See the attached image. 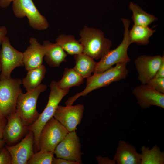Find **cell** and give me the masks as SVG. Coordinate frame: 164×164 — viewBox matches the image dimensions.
<instances>
[{
    "label": "cell",
    "mask_w": 164,
    "mask_h": 164,
    "mask_svg": "<svg viewBox=\"0 0 164 164\" xmlns=\"http://www.w3.org/2000/svg\"><path fill=\"white\" fill-rule=\"evenodd\" d=\"M127 63L116 64L106 71L93 74L87 78L85 88L80 92L69 97L65 103L66 106L72 105L74 102L80 96H85L93 91L107 87L113 82L125 79L128 73Z\"/></svg>",
    "instance_id": "1"
},
{
    "label": "cell",
    "mask_w": 164,
    "mask_h": 164,
    "mask_svg": "<svg viewBox=\"0 0 164 164\" xmlns=\"http://www.w3.org/2000/svg\"><path fill=\"white\" fill-rule=\"evenodd\" d=\"M56 82L54 80L51 82L50 85V91L46 106L37 119L28 127V130L32 131L34 134L35 147L36 152L40 150L39 138L43 128L53 117L59 104L70 91L69 89H60L58 87Z\"/></svg>",
    "instance_id": "2"
},
{
    "label": "cell",
    "mask_w": 164,
    "mask_h": 164,
    "mask_svg": "<svg viewBox=\"0 0 164 164\" xmlns=\"http://www.w3.org/2000/svg\"><path fill=\"white\" fill-rule=\"evenodd\" d=\"M80 35L81 38L78 41L83 46V53L94 59H101L112 46L111 41L99 29L85 26Z\"/></svg>",
    "instance_id": "3"
},
{
    "label": "cell",
    "mask_w": 164,
    "mask_h": 164,
    "mask_svg": "<svg viewBox=\"0 0 164 164\" xmlns=\"http://www.w3.org/2000/svg\"><path fill=\"white\" fill-rule=\"evenodd\" d=\"M124 25V31L122 41L116 48L110 50L97 63L93 74L103 72L115 64L127 63L131 60L128 54V50L131 44L129 35V20L125 18L121 19Z\"/></svg>",
    "instance_id": "4"
},
{
    "label": "cell",
    "mask_w": 164,
    "mask_h": 164,
    "mask_svg": "<svg viewBox=\"0 0 164 164\" xmlns=\"http://www.w3.org/2000/svg\"><path fill=\"white\" fill-rule=\"evenodd\" d=\"M22 84V80L18 78L0 79V116L6 118L16 112Z\"/></svg>",
    "instance_id": "5"
},
{
    "label": "cell",
    "mask_w": 164,
    "mask_h": 164,
    "mask_svg": "<svg viewBox=\"0 0 164 164\" xmlns=\"http://www.w3.org/2000/svg\"><path fill=\"white\" fill-rule=\"evenodd\" d=\"M46 85L40 84L37 87L26 93L21 92L17 101L16 112L24 122L29 126L39 117L36 109V104L39 94L46 91Z\"/></svg>",
    "instance_id": "6"
},
{
    "label": "cell",
    "mask_w": 164,
    "mask_h": 164,
    "mask_svg": "<svg viewBox=\"0 0 164 164\" xmlns=\"http://www.w3.org/2000/svg\"><path fill=\"white\" fill-rule=\"evenodd\" d=\"M12 9L16 17L21 18L26 17L33 29L42 30L48 27L47 20L39 12L32 0H14Z\"/></svg>",
    "instance_id": "7"
},
{
    "label": "cell",
    "mask_w": 164,
    "mask_h": 164,
    "mask_svg": "<svg viewBox=\"0 0 164 164\" xmlns=\"http://www.w3.org/2000/svg\"><path fill=\"white\" fill-rule=\"evenodd\" d=\"M69 132L58 121L52 117L41 131L39 141V150L54 152L57 145Z\"/></svg>",
    "instance_id": "8"
},
{
    "label": "cell",
    "mask_w": 164,
    "mask_h": 164,
    "mask_svg": "<svg viewBox=\"0 0 164 164\" xmlns=\"http://www.w3.org/2000/svg\"><path fill=\"white\" fill-rule=\"evenodd\" d=\"M0 51L1 65L0 79L11 77V74L15 68L24 66L23 53L18 51L11 45L9 38H3Z\"/></svg>",
    "instance_id": "9"
},
{
    "label": "cell",
    "mask_w": 164,
    "mask_h": 164,
    "mask_svg": "<svg viewBox=\"0 0 164 164\" xmlns=\"http://www.w3.org/2000/svg\"><path fill=\"white\" fill-rule=\"evenodd\" d=\"M57 158L82 164L81 144L75 131L69 132L54 151Z\"/></svg>",
    "instance_id": "10"
},
{
    "label": "cell",
    "mask_w": 164,
    "mask_h": 164,
    "mask_svg": "<svg viewBox=\"0 0 164 164\" xmlns=\"http://www.w3.org/2000/svg\"><path fill=\"white\" fill-rule=\"evenodd\" d=\"M84 108L82 104L63 106L58 105L53 117L69 132L75 131L81 121Z\"/></svg>",
    "instance_id": "11"
},
{
    "label": "cell",
    "mask_w": 164,
    "mask_h": 164,
    "mask_svg": "<svg viewBox=\"0 0 164 164\" xmlns=\"http://www.w3.org/2000/svg\"><path fill=\"white\" fill-rule=\"evenodd\" d=\"M164 56L143 55L139 56L134 61L138 74V80L142 84H147L155 77Z\"/></svg>",
    "instance_id": "12"
},
{
    "label": "cell",
    "mask_w": 164,
    "mask_h": 164,
    "mask_svg": "<svg viewBox=\"0 0 164 164\" xmlns=\"http://www.w3.org/2000/svg\"><path fill=\"white\" fill-rule=\"evenodd\" d=\"M29 131L19 143L5 147L11 156L12 164H27L34 153V134L32 131Z\"/></svg>",
    "instance_id": "13"
},
{
    "label": "cell",
    "mask_w": 164,
    "mask_h": 164,
    "mask_svg": "<svg viewBox=\"0 0 164 164\" xmlns=\"http://www.w3.org/2000/svg\"><path fill=\"white\" fill-rule=\"evenodd\" d=\"M3 139L8 145H14L20 140L27 131L29 126L24 122L16 112L8 116Z\"/></svg>",
    "instance_id": "14"
},
{
    "label": "cell",
    "mask_w": 164,
    "mask_h": 164,
    "mask_svg": "<svg viewBox=\"0 0 164 164\" xmlns=\"http://www.w3.org/2000/svg\"><path fill=\"white\" fill-rule=\"evenodd\" d=\"M132 93L142 108H147L152 105L164 108V94L157 91L147 84L135 87Z\"/></svg>",
    "instance_id": "15"
},
{
    "label": "cell",
    "mask_w": 164,
    "mask_h": 164,
    "mask_svg": "<svg viewBox=\"0 0 164 164\" xmlns=\"http://www.w3.org/2000/svg\"><path fill=\"white\" fill-rule=\"evenodd\" d=\"M29 46L23 53V61L27 71L41 65L45 54V50L41 45L34 37H31Z\"/></svg>",
    "instance_id": "16"
},
{
    "label": "cell",
    "mask_w": 164,
    "mask_h": 164,
    "mask_svg": "<svg viewBox=\"0 0 164 164\" xmlns=\"http://www.w3.org/2000/svg\"><path fill=\"white\" fill-rule=\"evenodd\" d=\"M113 160L117 164H141V155L134 146L121 140Z\"/></svg>",
    "instance_id": "17"
},
{
    "label": "cell",
    "mask_w": 164,
    "mask_h": 164,
    "mask_svg": "<svg viewBox=\"0 0 164 164\" xmlns=\"http://www.w3.org/2000/svg\"><path fill=\"white\" fill-rule=\"evenodd\" d=\"M42 45L45 50L44 59L49 66L57 67L62 62L66 61L67 54L57 43L44 41Z\"/></svg>",
    "instance_id": "18"
},
{
    "label": "cell",
    "mask_w": 164,
    "mask_h": 164,
    "mask_svg": "<svg viewBox=\"0 0 164 164\" xmlns=\"http://www.w3.org/2000/svg\"><path fill=\"white\" fill-rule=\"evenodd\" d=\"M75 65L73 68L84 78H87L91 75L95 70L97 63L93 59L83 53L74 55Z\"/></svg>",
    "instance_id": "19"
},
{
    "label": "cell",
    "mask_w": 164,
    "mask_h": 164,
    "mask_svg": "<svg viewBox=\"0 0 164 164\" xmlns=\"http://www.w3.org/2000/svg\"><path fill=\"white\" fill-rule=\"evenodd\" d=\"M46 71L45 67L43 64L28 71L26 76L22 80V84L26 92L34 90L41 84Z\"/></svg>",
    "instance_id": "20"
},
{
    "label": "cell",
    "mask_w": 164,
    "mask_h": 164,
    "mask_svg": "<svg viewBox=\"0 0 164 164\" xmlns=\"http://www.w3.org/2000/svg\"><path fill=\"white\" fill-rule=\"evenodd\" d=\"M155 32L148 26L134 24L129 31L131 44L135 43L140 45H146L149 43V38Z\"/></svg>",
    "instance_id": "21"
},
{
    "label": "cell",
    "mask_w": 164,
    "mask_h": 164,
    "mask_svg": "<svg viewBox=\"0 0 164 164\" xmlns=\"http://www.w3.org/2000/svg\"><path fill=\"white\" fill-rule=\"evenodd\" d=\"M56 43L68 54L75 55L83 53V46L72 35L60 34L56 39Z\"/></svg>",
    "instance_id": "22"
},
{
    "label": "cell",
    "mask_w": 164,
    "mask_h": 164,
    "mask_svg": "<svg viewBox=\"0 0 164 164\" xmlns=\"http://www.w3.org/2000/svg\"><path fill=\"white\" fill-rule=\"evenodd\" d=\"M141 164H163L164 152L157 146L152 148L142 145L141 147Z\"/></svg>",
    "instance_id": "23"
},
{
    "label": "cell",
    "mask_w": 164,
    "mask_h": 164,
    "mask_svg": "<svg viewBox=\"0 0 164 164\" xmlns=\"http://www.w3.org/2000/svg\"><path fill=\"white\" fill-rule=\"evenodd\" d=\"M84 79L73 68H66L62 78L56 83L60 89H69L72 87L80 85L83 83Z\"/></svg>",
    "instance_id": "24"
},
{
    "label": "cell",
    "mask_w": 164,
    "mask_h": 164,
    "mask_svg": "<svg viewBox=\"0 0 164 164\" xmlns=\"http://www.w3.org/2000/svg\"><path fill=\"white\" fill-rule=\"evenodd\" d=\"M128 8L132 12V18L135 25L148 26L158 19L154 15L147 13L137 4L134 2H131Z\"/></svg>",
    "instance_id": "25"
},
{
    "label": "cell",
    "mask_w": 164,
    "mask_h": 164,
    "mask_svg": "<svg viewBox=\"0 0 164 164\" xmlns=\"http://www.w3.org/2000/svg\"><path fill=\"white\" fill-rule=\"evenodd\" d=\"M54 152L40 150L34 153L28 161V164H52Z\"/></svg>",
    "instance_id": "26"
},
{
    "label": "cell",
    "mask_w": 164,
    "mask_h": 164,
    "mask_svg": "<svg viewBox=\"0 0 164 164\" xmlns=\"http://www.w3.org/2000/svg\"><path fill=\"white\" fill-rule=\"evenodd\" d=\"M147 84L157 91L164 94V77H154Z\"/></svg>",
    "instance_id": "27"
},
{
    "label": "cell",
    "mask_w": 164,
    "mask_h": 164,
    "mask_svg": "<svg viewBox=\"0 0 164 164\" xmlns=\"http://www.w3.org/2000/svg\"><path fill=\"white\" fill-rule=\"evenodd\" d=\"M0 164H12L11 156L6 147H4L0 152Z\"/></svg>",
    "instance_id": "28"
},
{
    "label": "cell",
    "mask_w": 164,
    "mask_h": 164,
    "mask_svg": "<svg viewBox=\"0 0 164 164\" xmlns=\"http://www.w3.org/2000/svg\"><path fill=\"white\" fill-rule=\"evenodd\" d=\"M52 164H78V163L64 159L56 158H53Z\"/></svg>",
    "instance_id": "29"
},
{
    "label": "cell",
    "mask_w": 164,
    "mask_h": 164,
    "mask_svg": "<svg viewBox=\"0 0 164 164\" xmlns=\"http://www.w3.org/2000/svg\"><path fill=\"white\" fill-rule=\"evenodd\" d=\"M96 159L99 164H115V162L113 159L111 160L107 157H103L101 155L96 157Z\"/></svg>",
    "instance_id": "30"
},
{
    "label": "cell",
    "mask_w": 164,
    "mask_h": 164,
    "mask_svg": "<svg viewBox=\"0 0 164 164\" xmlns=\"http://www.w3.org/2000/svg\"><path fill=\"white\" fill-rule=\"evenodd\" d=\"M6 117L0 116V140L3 139V133L7 123Z\"/></svg>",
    "instance_id": "31"
},
{
    "label": "cell",
    "mask_w": 164,
    "mask_h": 164,
    "mask_svg": "<svg viewBox=\"0 0 164 164\" xmlns=\"http://www.w3.org/2000/svg\"><path fill=\"white\" fill-rule=\"evenodd\" d=\"M154 77H164V58L163 59Z\"/></svg>",
    "instance_id": "32"
},
{
    "label": "cell",
    "mask_w": 164,
    "mask_h": 164,
    "mask_svg": "<svg viewBox=\"0 0 164 164\" xmlns=\"http://www.w3.org/2000/svg\"><path fill=\"white\" fill-rule=\"evenodd\" d=\"M8 31L4 26H0V45L1 44L4 38L6 36Z\"/></svg>",
    "instance_id": "33"
},
{
    "label": "cell",
    "mask_w": 164,
    "mask_h": 164,
    "mask_svg": "<svg viewBox=\"0 0 164 164\" xmlns=\"http://www.w3.org/2000/svg\"><path fill=\"white\" fill-rule=\"evenodd\" d=\"M14 0H0V7L2 8H5L10 4Z\"/></svg>",
    "instance_id": "34"
},
{
    "label": "cell",
    "mask_w": 164,
    "mask_h": 164,
    "mask_svg": "<svg viewBox=\"0 0 164 164\" xmlns=\"http://www.w3.org/2000/svg\"><path fill=\"white\" fill-rule=\"evenodd\" d=\"M5 143V142L3 139L0 140V152L2 148L4 147Z\"/></svg>",
    "instance_id": "35"
},
{
    "label": "cell",
    "mask_w": 164,
    "mask_h": 164,
    "mask_svg": "<svg viewBox=\"0 0 164 164\" xmlns=\"http://www.w3.org/2000/svg\"><path fill=\"white\" fill-rule=\"evenodd\" d=\"M1 70V62L0 60V71Z\"/></svg>",
    "instance_id": "36"
}]
</instances>
